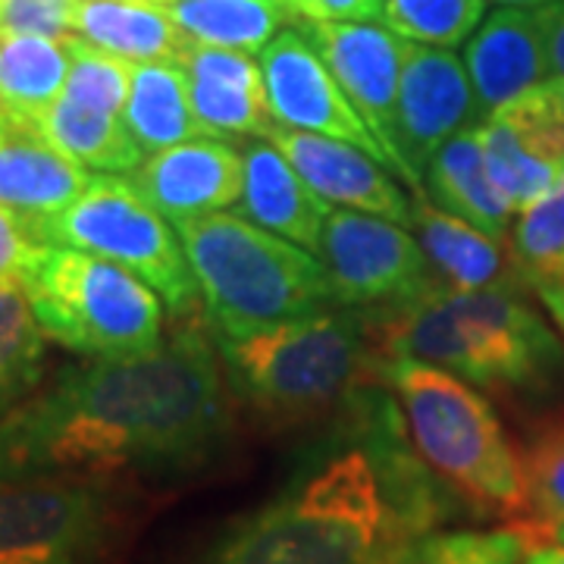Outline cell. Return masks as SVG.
Segmentation results:
<instances>
[{"instance_id": "6da1fadb", "label": "cell", "mask_w": 564, "mask_h": 564, "mask_svg": "<svg viewBox=\"0 0 564 564\" xmlns=\"http://www.w3.org/2000/svg\"><path fill=\"white\" fill-rule=\"evenodd\" d=\"M229 430L220 351L188 314L154 351L69 367L0 417V480L176 474Z\"/></svg>"}, {"instance_id": "7a4b0ae2", "label": "cell", "mask_w": 564, "mask_h": 564, "mask_svg": "<svg viewBox=\"0 0 564 564\" xmlns=\"http://www.w3.org/2000/svg\"><path fill=\"white\" fill-rule=\"evenodd\" d=\"M386 361L440 367L496 395H545L564 370V345L524 289H433L373 321Z\"/></svg>"}, {"instance_id": "3957f363", "label": "cell", "mask_w": 564, "mask_h": 564, "mask_svg": "<svg viewBox=\"0 0 564 564\" xmlns=\"http://www.w3.org/2000/svg\"><path fill=\"white\" fill-rule=\"evenodd\" d=\"M229 380L273 421H302L345 402L355 389L383 380L373 317L364 311H323L299 321L217 333Z\"/></svg>"}, {"instance_id": "277c9868", "label": "cell", "mask_w": 564, "mask_h": 564, "mask_svg": "<svg viewBox=\"0 0 564 564\" xmlns=\"http://www.w3.org/2000/svg\"><path fill=\"white\" fill-rule=\"evenodd\" d=\"M386 530L380 467L367 448H348L232 527L207 564H370Z\"/></svg>"}, {"instance_id": "5b68a950", "label": "cell", "mask_w": 564, "mask_h": 564, "mask_svg": "<svg viewBox=\"0 0 564 564\" xmlns=\"http://www.w3.org/2000/svg\"><path fill=\"white\" fill-rule=\"evenodd\" d=\"M214 333H245L329 311L336 299L323 263L276 232L236 214L173 223Z\"/></svg>"}, {"instance_id": "8992f818", "label": "cell", "mask_w": 564, "mask_h": 564, "mask_svg": "<svg viewBox=\"0 0 564 564\" xmlns=\"http://www.w3.org/2000/svg\"><path fill=\"white\" fill-rule=\"evenodd\" d=\"M383 383L399 395L414 452L477 511L521 524L527 518L524 455L484 392L417 361H386Z\"/></svg>"}, {"instance_id": "52a82bcc", "label": "cell", "mask_w": 564, "mask_h": 564, "mask_svg": "<svg viewBox=\"0 0 564 564\" xmlns=\"http://www.w3.org/2000/svg\"><path fill=\"white\" fill-rule=\"evenodd\" d=\"M20 289L44 336L88 358H132L163 343V299L120 263L44 245Z\"/></svg>"}, {"instance_id": "ba28073f", "label": "cell", "mask_w": 564, "mask_h": 564, "mask_svg": "<svg viewBox=\"0 0 564 564\" xmlns=\"http://www.w3.org/2000/svg\"><path fill=\"white\" fill-rule=\"evenodd\" d=\"M39 245H61L120 263L148 282L176 317L195 314L198 282L180 236L122 176H91L88 188L57 217L35 229Z\"/></svg>"}, {"instance_id": "9c48e42d", "label": "cell", "mask_w": 564, "mask_h": 564, "mask_svg": "<svg viewBox=\"0 0 564 564\" xmlns=\"http://www.w3.org/2000/svg\"><path fill=\"white\" fill-rule=\"evenodd\" d=\"M122 533L110 480H0V564H104Z\"/></svg>"}, {"instance_id": "30bf717a", "label": "cell", "mask_w": 564, "mask_h": 564, "mask_svg": "<svg viewBox=\"0 0 564 564\" xmlns=\"http://www.w3.org/2000/svg\"><path fill=\"white\" fill-rule=\"evenodd\" d=\"M317 254L336 304L364 314H389L443 289L417 236L361 210H333Z\"/></svg>"}, {"instance_id": "8fae6325", "label": "cell", "mask_w": 564, "mask_h": 564, "mask_svg": "<svg viewBox=\"0 0 564 564\" xmlns=\"http://www.w3.org/2000/svg\"><path fill=\"white\" fill-rule=\"evenodd\" d=\"M489 180L521 214L564 176V101L552 82L477 122Z\"/></svg>"}, {"instance_id": "7c38bea8", "label": "cell", "mask_w": 564, "mask_h": 564, "mask_svg": "<svg viewBox=\"0 0 564 564\" xmlns=\"http://www.w3.org/2000/svg\"><path fill=\"white\" fill-rule=\"evenodd\" d=\"M307 39L336 76L345 98L383 144L389 166L423 195L421 180L404 166L395 144V104L402 79V39L373 22H311Z\"/></svg>"}, {"instance_id": "4fadbf2b", "label": "cell", "mask_w": 564, "mask_h": 564, "mask_svg": "<svg viewBox=\"0 0 564 564\" xmlns=\"http://www.w3.org/2000/svg\"><path fill=\"white\" fill-rule=\"evenodd\" d=\"M261 73L270 113L280 126L348 141L389 166L383 144L345 98L339 82L323 63L317 47L311 44L307 32L302 29L280 32L261 51Z\"/></svg>"}, {"instance_id": "5bb4252c", "label": "cell", "mask_w": 564, "mask_h": 564, "mask_svg": "<svg viewBox=\"0 0 564 564\" xmlns=\"http://www.w3.org/2000/svg\"><path fill=\"white\" fill-rule=\"evenodd\" d=\"M474 122H480V113L462 57H455L448 47L402 39L395 144L404 166L421 180V185L430 158Z\"/></svg>"}, {"instance_id": "9a60e30c", "label": "cell", "mask_w": 564, "mask_h": 564, "mask_svg": "<svg viewBox=\"0 0 564 564\" xmlns=\"http://www.w3.org/2000/svg\"><path fill=\"white\" fill-rule=\"evenodd\" d=\"M242 151L214 139H192L148 154L129 173L144 202L176 223L226 210L242 198Z\"/></svg>"}, {"instance_id": "2e32d148", "label": "cell", "mask_w": 564, "mask_h": 564, "mask_svg": "<svg viewBox=\"0 0 564 564\" xmlns=\"http://www.w3.org/2000/svg\"><path fill=\"white\" fill-rule=\"evenodd\" d=\"M270 141L285 154L323 202L343 204L348 210L373 214L383 220L411 226L414 202L395 185V180L383 170V163L370 158L367 151L339 139H326L314 132L285 129L276 122Z\"/></svg>"}, {"instance_id": "e0dca14e", "label": "cell", "mask_w": 564, "mask_h": 564, "mask_svg": "<svg viewBox=\"0 0 564 564\" xmlns=\"http://www.w3.org/2000/svg\"><path fill=\"white\" fill-rule=\"evenodd\" d=\"M545 7H499L464 44V69L474 85L480 120L552 79Z\"/></svg>"}, {"instance_id": "ac0fdd59", "label": "cell", "mask_w": 564, "mask_h": 564, "mask_svg": "<svg viewBox=\"0 0 564 564\" xmlns=\"http://www.w3.org/2000/svg\"><path fill=\"white\" fill-rule=\"evenodd\" d=\"M91 176L54 151L32 120L0 110V207L35 239L41 223L57 217L88 188Z\"/></svg>"}, {"instance_id": "d6986e66", "label": "cell", "mask_w": 564, "mask_h": 564, "mask_svg": "<svg viewBox=\"0 0 564 564\" xmlns=\"http://www.w3.org/2000/svg\"><path fill=\"white\" fill-rule=\"evenodd\" d=\"M180 66L188 79L192 110L210 135L270 139L276 120L267 104L261 63L251 61V54L188 41Z\"/></svg>"}, {"instance_id": "ffe728a7", "label": "cell", "mask_w": 564, "mask_h": 564, "mask_svg": "<svg viewBox=\"0 0 564 564\" xmlns=\"http://www.w3.org/2000/svg\"><path fill=\"white\" fill-rule=\"evenodd\" d=\"M242 204L248 220L317 254L333 207L299 176L273 141H245Z\"/></svg>"}, {"instance_id": "44dd1931", "label": "cell", "mask_w": 564, "mask_h": 564, "mask_svg": "<svg viewBox=\"0 0 564 564\" xmlns=\"http://www.w3.org/2000/svg\"><path fill=\"white\" fill-rule=\"evenodd\" d=\"M73 39L129 63H180L188 39L151 0H76Z\"/></svg>"}, {"instance_id": "7402d4cb", "label": "cell", "mask_w": 564, "mask_h": 564, "mask_svg": "<svg viewBox=\"0 0 564 564\" xmlns=\"http://www.w3.org/2000/svg\"><path fill=\"white\" fill-rule=\"evenodd\" d=\"M423 182L433 204L445 214L470 223L496 239H505L511 232L514 207L505 202L496 182L489 180L477 122L452 135L430 158L423 170Z\"/></svg>"}, {"instance_id": "603a6c76", "label": "cell", "mask_w": 564, "mask_h": 564, "mask_svg": "<svg viewBox=\"0 0 564 564\" xmlns=\"http://www.w3.org/2000/svg\"><path fill=\"white\" fill-rule=\"evenodd\" d=\"M411 229L417 232V242L443 289L474 292L508 282L518 285L508 248L496 236L445 214L436 204L414 202Z\"/></svg>"}, {"instance_id": "cb8c5ba5", "label": "cell", "mask_w": 564, "mask_h": 564, "mask_svg": "<svg viewBox=\"0 0 564 564\" xmlns=\"http://www.w3.org/2000/svg\"><path fill=\"white\" fill-rule=\"evenodd\" d=\"M122 122L144 154L192 139H217L192 110L188 79L180 63H132V88Z\"/></svg>"}, {"instance_id": "d4e9b609", "label": "cell", "mask_w": 564, "mask_h": 564, "mask_svg": "<svg viewBox=\"0 0 564 564\" xmlns=\"http://www.w3.org/2000/svg\"><path fill=\"white\" fill-rule=\"evenodd\" d=\"M35 126L54 151H61L66 161L79 166L117 176L132 173L144 161V151L135 144L122 117L82 107L63 95L41 113Z\"/></svg>"}, {"instance_id": "484cf974", "label": "cell", "mask_w": 564, "mask_h": 564, "mask_svg": "<svg viewBox=\"0 0 564 564\" xmlns=\"http://www.w3.org/2000/svg\"><path fill=\"white\" fill-rule=\"evenodd\" d=\"M166 13L195 44L254 54L292 20L280 0H166Z\"/></svg>"}, {"instance_id": "4316f807", "label": "cell", "mask_w": 564, "mask_h": 564, "mask_svg": "<svg viewBox=\"0 0 564 564\" xmlns=\"http://www.w3.org/2000/svg\"><path fill=\"white\" fill-rule=\"evenodd\" d=\"M66 69V41L0 32V110L35 122L63 95Z\"/></svg>"}, {"instance_id": "83f0119b", "label": "cell", "mask_w": 564, "mask_h": 564, "mask_svg": "<svg viewBox=\"0 0 564 564\" xmlns=\"http://www.w3.org/2000/svg\"><path fill=\"white\" fill-rule=\"evenodd\" d=\"M533 543L518 524L502 530H423L386 540L370 564H521Z\"/></svg>"}, {"instance_id": "f1b7e54d", "label": "cell", "mask_w": 564, "mask_h": 564, "mask_svg": "<svg viewBox=\"0 0 564 564\" xmlns=\"http://www.w3.org/2000/svg\"><path fill=\"white\" fill-rule=\"evenodd\" d=\"M505 248L521 289L540 292L564 282V176L518 214Z\"/></svg>"}, {"instance_id": "f546056e", "label": "cell", "mask_w": 564, "mask_h": 564, "mask_svg": "<svg viewBox=\"0 0 564 564\" xmlns=\"http://www.w3.org/2000/svg\"><path fill=\"white\" fill-rule=\"evenodd\" d=\"M47 343L20 285H0V417L25 402L44 377Z\"/></svg>"}, {"instance_id": "4dcf8cb0", "label": "cell", "mask_w": 564, "mask_h": 564, "mask_svg": "<svg viewBox=\"0 0 564 564\" xmlns=\"http://www.w3.org/2000/svg\"><path fill=\"white\" fill-rule=\"evenodd\" d=\"M527 518L521 530L540 543L545 530L564 524V417L545 423L524 452Z\"/></svg>"}, {"instance_id": "1f68e13d", "label": "cell", "mask_w": 564, "mask_h": 564, "mask_svg": "<svg viewBox=\"0 0 564 564\" xmlns=\"http://www.w3.org/2000/svg\"><path fill=\"white\" fill-rule=\"evenodd\" d=\"M486 0H386L383 25L404 41L458 47L484 22Z\"/></svg>"}, {"instance_id": "d6a6232c", "label": "cell", "mask_w": 564, "mask_h": 564, "mask_svg": "<svg viewBox=\"0 0 564 564\" xmlns=\"http://www.w3.org/2000/svg\"><path fill=\"white\" fill-rule=\"evenodd\" d=\"M66 51H69V69L63 82V98L122 117L132 88V63L79 39H66Z\"/></svg>"}, {"instance_id": "836d02e7", "label": "cell", "mask_w": 564, "mask_h": 564, "mask_svg": "<svg viewBox=\"0 0 564 564\" xmlns=\"http://www.w3.org/2000/svg\"><path fill=\"white\" fill-rule=\"evenodd\" d=\"M73 7L76 0H0V32L73 39Z\"/></svg>"}, {"instance_id": "e575fe53", "label": "cell", "mask_w": 564, "mask_h": 564, "mask_svg": "<svg viewBox=\"0 0 564 564\" xmlns=\"http://www.w3.org/2000/svg\"><path fill=\"white\" fill-rule=\"evenodd\" d=\"M41 251L44 245L35 242L29 229L0 207V285H20Z\"/></svg>"}, {"instance_id": "d590c367", "label": "cell", "mask_w": 564, "mask_h": 564, "mask_svg": "<svg viewBox=\"0 0 564 564\" xmlns=\"http://www.w3.org/2000/svg\"><path fill=\"white\" fill-rule=\"evenodd\" d=\"M292 17L307 22H370L386 0H282Z\"/></svg>"}, {"instance_id": "8d00e7d4", "label": "cell", "mask_w": 564, "mask_h": 564, "mask_svg": "<svg viewBox=\"0 0 564 564\" xmlns=\"http://www.w3.org/2000/svg\"><path fill=\"white\" fill-rule=\"evenodd\" d=\"M545 44H549L552 79H564V0H555L545 7Z\"/></svg>"}, {"instance_id": "74e56055", "label": "cell", "mask_w": 564, "mask_h": 564, "mask_svg": "<svg viewBox=\"0 0 564 564\" xmlns=\"http://www.w3.org/2000/svg\"><path fill=\"white\" fill-rule=\"evenodd\" d=\"M536 299H540V304L545 307V314L552 317L558 336L564 339V282H558V285H545V289L536 292Z\"/></svg>"}, {"instance_id": "f35d334b", "label": "cell", "mask_w": 564, "mask_h": 564, "mask_svg": "<svg viewBox=\"0 0 564 564\" xmlns=\"http://www.w3.org/2000/svg\"><path fill=\"white\" fill-rule=\"evenodd\" d=\"M521 564H564V545H536Z\"/></svg>"}, {"instance_id": "ab89813d", "label": "cell", "mask_w": 564, "mask_h": 564, "mask_svg": "<svg viewBox=\"0 0 564 564\" xmlns=\"http://www.w3.org/2000/svg\"><path fill=\"white\" fill-rule=\"evenodd\" d=\"M536 545H564V524L552 527V530H545Z\"/></svg>"}, {"instance_id": "60d3db41", "label": "cell", "mask_w": 564, "mask_h": 564, "mask_svg": "<svg viewBox=\"0 0 564 564\" xmlns=\"http://www.w3.org/2000/svg\"><path fill=\"white\" fill-rule=\"evenodd\" d=\"M499 7H545V3H555V0H492Z\"/></svg>"}, {"instance_id": "b9f144b4", "label": "cell", "mask_w": 564, "mask_h": 564, "mask_svg": "<svg viewBox=\"0 0 564 564\" xmlns=\"http://www.w3.org/2000/svg\"><path fill=\"white\" fill-rule=\"evenodd\" d=\"M552 85L558 88V95H562V101H564V79H552Z\"/></svg>"}, {"instance_id": "7bdbcfd3", "label": "cell", "mask_w": 564, "mask_h": 564, "mask_svg": "<svg viewBox=\"0 0 564 564\" xmlns=\"http://www.w3.org/2000/svg\"><path fill=\"white\" fill-rule=\"evenodd\" d=\"M151 3H166V0H151Z\"/></svg>"}, {"instance_id": "ee69618b", "label": "cell", "mask_w": 564, "mask_h": 564, "mask_svg": "<svg viewBox=\"0 0 564 564\" xmlns=\"http://www.w3.org/2000/svg\"><path fill=\"white\" fill-rule=\"evenodd\" d=\"M280 3H282V0H280Z\"/></svg>"}]
</instances>
